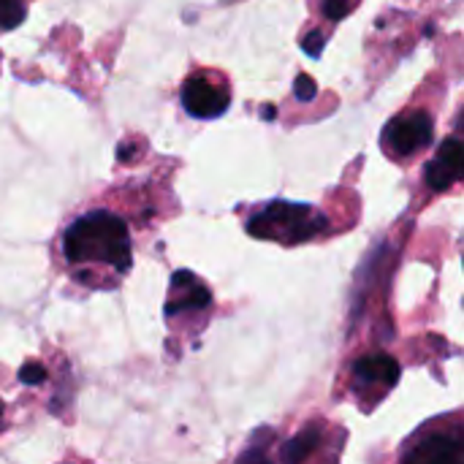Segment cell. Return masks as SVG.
Wrapping results in <instances>:
<instances>
[{"label": "cell", "instance_id": "cell-7", "mask_svg": "<svg viewBox=\"0 0 464 464\" xmlns=\"http://www.w3.org/2000/svg\"><path fill=\"white\" fill-rule=\"evenodd\" d=\"M464 177V144L459 139L443 141L438 155L427 166V185L432 190H449Z\"/></svg>", "mask_w": 464, "mask_h": 464}, {"label": "cell", "instance_id": "cell-13", "mask_svg": "<svg viewBox=\"0 0 464 464\" xmlns=\"http://www.w3.org/2000/svg\"><path fill=\"white\" fill-rule=\"evenodd\" d=\"M44 378H46V370L41 364H24L19 370V381L24 386H38V383H44Z\"/></svg>", "mask_w": 464, "mask_h": 464}, {"label": "cell", "instance_id": "cell-10", "mask_svg": "<svg viewBox=\"0 0 464 464\" xmlns=\"http://www.w3.org/2000/svg\"><path fill=\"white\" fill-rule=\"evenodd\" d=\"M24 0H0V30H11L24 16Z\"/></svg>", "mask_w": 464, "mask_h": 464}, {"label": "cell", "instance_id": "cell-5", "mask_svg": "<svg viewBox=\"0 0 464 464\" xmlns=\"http://www.w3.org/2000/svg\"><path fill=\"white\" fill-rule=\"evenodd\" d=\"M405 464H464V438L457 432H430L413 443Z\"/></svg>", "mask_w": 464, "mask_h": 464}, {"label": "cell", "instance_id": "cell-3", "mask_svg": "<svg viewBox=\"0 0 464 464\" xmlns=\"http://www.w3.org/2000/svg\"><path fill=\"white\" fill-rule=\"evenodd\" d=\"M231 92L226 84L215 82L207 73L190 76L182 87V103L188 109V114L198 117V120H215L228 109Z\"/></svg>", "mask_w": 464, "mask_h": 464}, {"label": "cell", "instance_id": "cell-14", "mask_svg": "<svg viewBox=\"0 0 464 464\" xmlns=\"http://www.w3.org/2000/svg\"><path fill=\"white\" fill-rule=\"evenodd\" d=\"M304 52L313 54V57H321V52H324V35L321 33H310L304 38Z\"/></svg>", "mask_w": 464, "mask_h": 464}, {"label": "cell", "instance_id": "cell-11", "mask_svg": "<svg viewBox=\"0 0 464 464\" xmlns=\"http://www.w3.org/2000/svg\"><path fill=\"white\" fill-rule=\"evenodd\" d=\"M356 5H359V0H324V14H326V19L340 22V19H345Z\"/></svg>", "mask_w": 464, "mask_h": 464}, {"label": "cell", "instance_id": "cell-15", "mask_svg": "<svg viewBox=\"0 0 464 464\" xmlns=\"http://www.w3.org/2000/svg\"><path fill=\"white\" fill-rule=\"evenodd\" d=\"M237 464H272V462H269V457H266L261 449H250V451H245V454L239 457V462Z\"/></svg>", "mask_w": 464, "mask_h": 464}, {"label": "cell", "instance_id": "cell-6", "mask_svg": "<svg viewBox=\"0 0 464 464\" xmlns=\"http://www.w3.org/2000/svg\"><path fill=\"white\" fill-rule=\"evenodd\" d=\"M353 378H356V386L362 392H372V394L381 397V394H386V392H392L397 386L400 364L386 353H370V356L356 362Z\"/></svg>", "mask_w": 464, "mask_h": 464}, {"label": "cell", "instance_id": "cell-9", "mask_svg": "<svg viewBox=\"0 0 464 464\" xmlns=\"http://www.w3.org/2000/svg\"><path fill=\"white\" fill-rule=\"evenodd\" d=\"M318 438H321V432H318L315 427H307V430H302L299 435H294V438L285 443V449H283V459H285V464L304 462V459H307V454L315 449Z\"/></svg>", "mask_w": 464, "mask_h": 464}, {"label": "cell", "instance_id": "cell-1", "mask_svg": "<svg viewBox=\"0 0 464 464\" xmlns=\"http://www.w3.org/2000/svg\"><path fill=\"white\" fill-rule=\"evenodd\" d=\"M63 256L71 264H109L117 272H128L130 237L125 220L111 212L82 215L63 234Z\"/></svg>", "mask_w": 464, "mask_h": 464}, {"label": "cell", "instance_id": "cell-2", "mask_svg": "<svg viewBox=\"0 0 464 464\" xmlns=\"http://www.w3.org/2000/svg\"><path fill=\"white\" fill-rule=\"evenodd\" d=\"M326 228V218L307 207V204H288L275 201L266 209H261L250 223L247 231L258 239H272L283 245H299L313 237H318Z\"/></svg>", "mask_w": 464, "mask_h": 464}, {"label": "cell", "instance_id": "cell-12", "mask_svg": "<svg viewBox=\"0 0 464 464\" xmlns=\"http://www.w3.org/2000/svg\"><path fill=\"white\" fill-rule=\"evenodd\" d=\"M315 95H318L315 79H313V76H307V73H302V76L296 79V98H299L302 103H307V101H313Z\"/></svg>", "mask_w": 464, "mask_h": 464}, {"label": "cell", "instance_id": "cell-8", "mask_svg": "<svg viewBox=\"0 0 464 464\" xmlns=\"http://www.w3.org/2000/svg\"><path fill=\"white\" fill-rule=\"evenodd\" d=\"M171 294H174V299L166 304L169 315H177L179 310H204L209 304L207 285H201L198 277L190 272H177L171 277Z\"/></svg>", "mask_w": 464, "mask_h": 464}, {"label": "cell", "instance_id": "cell-4", "mask_svg": "<svg viewBox=\"0 0 464 464\" xmlns=\"http://www.w3.org/2000/svg\"><path fill=\"white\" fill-rule=\"evenodd\" d=\"M430 141H432V120L424 111L392 120L386 133H383L386 150L392 155H400V158H408V155L424 150Z\"/></svg>", "mask_w": 464, "mask_h": 464}]
</instances>
